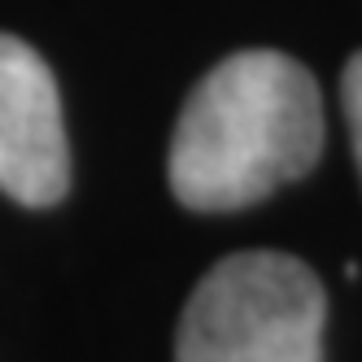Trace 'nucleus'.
I'll list each match as a JSON object with an SVG mask.
<instances>
[{
    "label": "nucleus",
    "mask_w": 362,
    "mask_h": 362,
    "mask_svg": "<svg viewBox=\"0 0 362 362\" xmlns=\"http://www.w3.org/2000/svg\"><path fill=\"white\" fill-rule=\"evenodd\" d=\"M323 153V100L310 70L275 48L218 62L184 100L170 136V192L201 214L245 210Z\"/></svg>",
    "instance_id": "nucleus-1"
},
{
    "label": "nucleus",
    "mask_w": 362,
    "mask_h": 362,
    "mask_svg": "<svg viewBox=\"0 0 362 362\" xmlns=\"http://www.w3.org/2000/svg\"><path fill=\"white\" fill-rule=\"evenodd\" d=\"M327 301L293 253H231L197 284L175 362H323Z\"/></svg>",
    "instance_id": "nucleus-2"
},
{
    "label": "nucleus",
    "mask_w": 362,
    "mask_h": 362,
    "mask_svg": "<svg viewBox=\"0 0 362 362\" xmlns=\"http://www.w3.org/2000/svg\"><path fill=\"white\" fill-rule=\"evenodd\" d=\"M70 188V148L57 79L31 44L0 35V192L53 205Z\"/></svg>",
    "instance_id": "nucleus-3"
},
{
    "label": "nucleus",
    "mask_w": 362,
    "mask_h": 362,
    "mask_svg": "<svg viewBox=\"0 0 362 362\" xmlns=\"http://www.w3.org/2000/svg\"><path fill=\"white\" fill-rule=\"evenodd\" d=\"M341 100H345L349 136H354V158H358V170H362V53H354V57H349V66H345Z\"/></svg>",
    "instance_id": "nucleus-4"
}]
</instances>
